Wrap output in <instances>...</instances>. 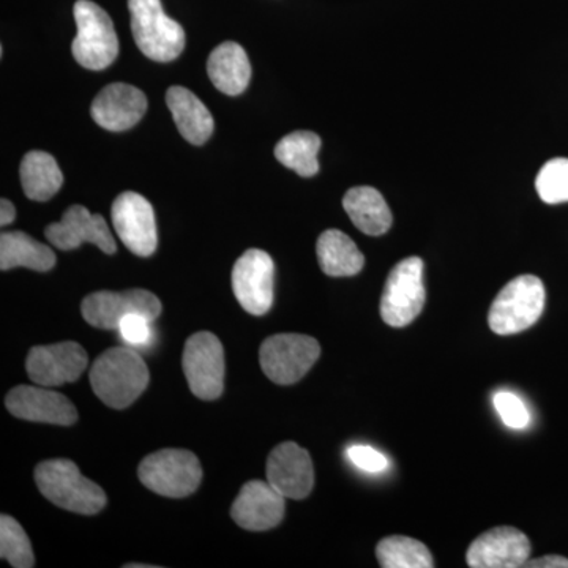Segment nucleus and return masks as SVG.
Returning a JSON list of instances; mask_svg holds the SVG:
<instances>
[{
	"mask_svg": "<svg viewBox=\"0 0 568 568\" xmlns=\"http://www.w3.org/2000/svg\"><path fill=\"white\" fill-rule=\"evenodd\" d=\"M495 407L504 424L510 428L523 429L529 425V410L521 398L510 392H497L495 395Z\"/></svg>",
	"mask_w": 568,
	"mask_h": 568,
	"instance_id": "c756f323",
	"label": "nucleus"
},
{
	"mask_svg": "<svg viewBox=\"0 0 568 568\" xmlns=\"http://www.w3.org/2000/svg\"><path fill=\"white\" fill-rule=\"evenodd\" d=\"M166 104L170 108L179 133L190 144L203 145L212 136L213 118L207 106L192 91L174 85L168 89Z\"/></svg>",
	"mask_w": 568,
	"mask_h": 568,
	"instance_id": "412c9836",
	"label": "nucleus"
},
{
	"mask_svg": "<svg viewBox=\"0 0 568 568\" xmlns=\"http://www.w3.org/2000/svg\"><path fill=\"white\" fill-rule=\"evenodd\" d=\"M55 254L50 246L32 239L22 231H10L0 235V268L28 267L37 272L51 271Z\"/></svg>",
	"mask_w": 568,
	"mask_h": 568,
	"instance_id": "5701e85b",
	"label": "nucleus"
},
{
	"mask_svg": "<svg viewBox=\"0 0 568 568\" xmlns=\"http://www.w3.org/2000/svg\"><path fill=\"white\" fill-rule=\"evenodd\" d=\"M152 321L142 315H129L119 324L123 342L132 346H145L152 339Z\"/></svg>",
	"mask_w": 568,
	"mask_h": 568,
	"instance_id": "7c9ffc66",
	"label": "nucleus"
},
{
	"mask_svg": "<svg viewBox=\"0 0 568 568\" xmlns=\"http://www.w3.org/2000/svg\"><path fill=\"white\" fill-rule=\"evenodd\" d=\"M138 476L156 495L179 499L196 491L203 480V467L192 452L164 448L142 459Z\"/></svg>",
	"mask_w": 568,
	"mask_h": 568,
	"instance_id": "423d86ee",
	"label": "nucleus"
},
{
	"mask_svg": "<svg viewBox=\"0 0 568 568\" xmlns=\"http://www.w3.org/2000/svg\"><path fill=\"white\" fill-rule=\"evenodd\" d=\"M316 252L321 268L328 276L357 275L365 265L364 254L353 239L338 230H328L321 234Z\"/></svg>",
	"mask_w": 568,
	"mask_h": 568,
	"instance_id": "b1692460",
	"label": "nucleus"
},
{
	"mask_svg": "<svg viewBox=\"0 0 568 568\" xmlns=\"http://www.w3.org/2000/svg\"><path fill=\"white\" fill-rule=\"evenodd\" d=\"M89 365L84 347L74 342L36 346L29 351L26 369L33 384L58 387L80 379Z\"/></svg>",
	"mask_w": 568,
	"mask_h": 568,
	"instance_id": "ddd939ff",
	"label": "nucleus"
},
{
	"mask_svg": "<svg viewBox=\"0 0 568 568\" xmlns=\"http://www.w3.org/2000/svg\"><path fill=\"white\" fill-rule=\"evenodd\" d=\"M267 481L286 499H305L315 487V469L308 452L295 443L276 446L268 455Z\"/></svg>",
	"mask_w": 568,
	"mask_h": 568,
	"instance_id": "f3484780",
	"label": "nucleus"
},
{
	"mask_svg": "<svg viewBox=\"0 0 568 568\" xmlns=\"http://www.w3.org/2000/svg\"><path fill=\"white\" fill-rule=\"evenodd\" d=\"M20 175L26 196L39 203L55 196L63 183V174L54 156L41 151L26 153Z\"/></svg>",
	"mask_w": 568,
	"mask_h": 568,
	"instance_id": "393cba45",
	"label": "nucleus"
},
{
	"mask_svg": "<svg viewBox=\"0 0 568 568\" xmlns=\"http://www.w3.org/2000/svg\"><path fill=\"white\" fill-rule=\"evenodd\" d=\"M530 556V541L521 530L500 526L481 534L467 549V566L473 568L525 567Z\"/></svg>",
	"mask_w": 568,
	"mask_h": 568,
	"instance_id": "dca6fc26",
	"label": "nucleus"
},
{
	"mask_svg": "<svg viewBox=\"0 0 568 568\" xmlns=\"http://www.w3.org/2000/svg\"><path fill=\"white\" fill-rule=\"evenodd\" d=\"M286 497L268 481L252 480L242 487L231 507V517L242 529L261 532L283 521Z\"/></svg>",
	"mask_w": 568,
	"mask_h": 568,
	"instance_id": "a211bd4d",
	"label": "nucleus"
},
{
	"mask_svg": "<svg viewBox=\"0 0 568 568\" xmlns=\"http://www.w3.org/2000/svg\"><path fill=\"white\" fill-rule=\"evenodd\" d=\"M321 346L313 336L278 334L261 345L260 364L265 376L278 386L298 383L316 364Z\"/></svg>",
	"mask_w": 568,
	"mask_h": 568,
	"instance_id": "0eeeda50",
	"label": "nucleus"
},
{
	"mask_svg": "<svg viewBox=\"0 0 568 568\" xmlns=\"http://www.w3.org/2000/svg\"><path fill=\"white\" fill-rule=\"evenodd\" d=\"M343 207L355 227L366 235H383L392 227V212L383 194L372 186H355L343 197Z\"/></svg>",
	"mask_w": 568,
	"mask_h": 568,
	"instance_id": "4be33fe9",
	"label": "nucleus"
},
{
	"mask_svg": "<svg viewBox=\"0 0 568 568\" xmlns=\"http://www.w3.org/2000/svg\"><path fill=\"white\" fill-rule=\"evenodd\" d=\"M149 368L132 347H112L93 362V394L112 409L133 405L149 386Z\"/></svg>",
	"mask_w": 568,
	"mask_h": 568,
	"instance_id": "f257e3e1",
	"label": "nucleus"
},
{
	"mask_svg": "<svg viewBox=\"0 0 568 568\" xmlns=\"http://www.w3.org/2000/svg\"><path fill=\"white\" fill-rule=\"evenodd\" d=\"M545 286L534 275L511 280L496 295L489 308L488 324L497 335H515L532 327L545 310Z\"/></svg>",
	"mask_w": 568,
	"mask_h": 568,
	"instance_id": "39448f33",
	"label": "nucleus"
},
{
	"mask_svg": "<svg viewBox=\"0 0 568 568\" xmlns=\"http://www.w3.org/2000/svg\"><path fill=\"white\" fill-rule=\"evenodd\" d=\"M41 495L54 506L80 515H97L106 506V495L95 481L82 476L71 459H48L36 467Z\"/></svg>",
	"mask_w": 568,
	"mask_h": 568,
	"instance_id": "f03ea898",
	"label": "nucleus"
},
{
	"mask_svg": "<svg viewBox=\"0 0 568 568\" xmlns=\"http://www.w3.org/2000/svg\"><path fill=\"white\" fill-rule=\"evenodd\" d=\"M11 416L59 426L77 424L78 410L65 395L48 387L18 386L6 398Z\"/></svg>",
	"mask_w": 568,
	"mask_h": 568,
	"instance_id": "2eb2a0df",
	"label": "nucleus"
},
{
	"mask_svg": "<svg viewBox=\"0 0 568 568\" xmlns=\"http://www.w3.org/2000/svg\"><path fill=\"white\" fill-rule=\"evenodd\" d=\"M377 560L384 568H433L432 552L422 541L406 536L386 537L377 544Z\"/></svg>",
	"mask_w": 568,
	"mask_h": 568,
	"instance_id": "bb28decb",
	"label": "nucleus"
},
{
	"mask_svg": "<svg viewBox=\"0 0 568 568\" xmlns=\"http://www.w3.org/2000/svg\"><path fill=\"white\" fill-rule=\"evenodd\" d=\"M347 458L353 462V465L358 469L365 470L369 474H379L388 469V459L386 455L377 452L376 448L368 446H353L347 450Z\"/></svg>",
	"mask_w": 568,
	"mask_h": 568,
	"instance_id": "2f4dec72",
	"label": "nucleus"
},
{
	"mask_svg": "<svg viewBox=\"0 0 568 568\" xmlns=\"http://www.w3.org/2000/svg\"><path fill=\"white\" fill-rule=\"evenodd\" d=\"M275 264L271 254L252 248L233 267V291L239 304L253 316H263L274 305Z\"/></svg>",
	"mask_w": 568,
	"mask_h": 568,
	"instance_id": "9b49d317",
	"label": "nucleus"
},
{
	"mask_svg": "<svg viewBox=\"0 0 568 568\" xmlns=\"http://www.w3.org/2000/svg\"><path fill=\"white\" fill-rule=\"evenodd\" d=\"M321 138L313 132H294L276 144L275 156L283 166L290 168L301 178H313L320 171L317 153Z\"/></svg>",
	"mask_w": 568,
	"mask_h": 568,
	"instance_id": "a878e982",
	"label": "nucleus"
},
{
	"mask_svg": "<svg viewBox=\"0 0 568 568\" xmlns=\"http://www.w3.org/2000/svg\"><path fill=\"white\" fill-rule=\"evenodd\" d=\"M112 224L122 244L136 254L149 257L159 244L155 212L140 193L125 192L115 197L111 207Z\"/></svg>",
	"mask_w": 568,
	"mask_h": 568,
	"instance_id": "f8f14e48",
	"label": "nucleus"
},
{
	"mask_svg": "<svg viewBox=\"0 0 568 568\" xmlns=\"http://www.w3.org/2000/svg\"><path fill=\"white\" fill-rule=\"evenodd\" d=\"M148 111L144 92L134 85L114 82L106 85L93 100L92 119L108 132L133 129Z\"/></svg>",
	"mask_w": 568,
	"mask_h": 568,
	"instance_id": "6ab92c4d",
	"label": "nucleus"
},
{
	"mask_svg": "<svg viewBox=\"0 0 568 568\" xmlns=\"http://www.w3.org/2000/svg\"><path fill=\"white\" fill-rule=\"evenodd\" d=\"M162 302L145 290H129L122 293L112 291H99L89 294L82 301L81 315L92 327L102 331H114L123 317L129 315H142L152 323L162 315Z\"/></svg>",
	"mask_w": 568,
	"mask_h": 568,
	"instance_id": "9d476101",
	"label": "nucleus"
},
{
	"mask_svg": "<svg viewBox=\"0 0 568 568\" xmlns=\"http://www.w3.org/2000/svg\"><path fill=\"white\" fill-rule=\"evenodd\" d=\"M78 33L71 44L73 58L88 70H104L119 55V39L110 14L92 0H78L73 7Z\"/></svg>",
	"mask_w": 568,
	"mask_h": 568,
	"instance_id": "20e7f679",
	"label": "nucleus"
},
{
	"mask_svg": "<svg viewBox=\"0 0 568 568\" xmlns=\"http://www.w3.org/2000/svg\"><path fill=\"white\" fill-rule=\"evenodd\" d=\"M207 74L220 92L231 97L241 95L252 80V65L246 51L235 41H224L212 51Z\"/></svg>",
	"mask_w": 568,
	"mask_h": 568,
	"instance_id": "aec40b11",
	"label": "nucleus"
},
{
	"mask_svg": "<svg viewBox=\"0 0 568 568\" xmlns=\"http://www.w3.org/2000/svg\"><path fill=\"white\" fill-rule=\"evenodd\" d=\"M132 33L145 58L171 62L185 48V31L178 21L164 13L160 0H129Z\"/></svg>",
	"mask_w": 568,
	"mask_h": 568,
	"instance_id": "7ed1b4c3",
	"label": "nucleus"
},
{
	"mask_svg": "<svg viewBox=\"0 0 568 568\" xmlns=\"http://www.w3.org/2000/svg\"><path fill=\"white\" fill-rule=\"evenodd\" d=\"M425 298L424 261L406 257L388 275L381 298V316L392 327H405L420 315Z\"/></svg>",
	"mask_w": 568,
	"mask_h": 568,
	"instance_id": "6e6552de",
	"label": "nucleus"
},
{
	"mask_svg": "<svg viewBox=\"0 0 568 568\" xmlns=\"http://www.w3.org/2000/svg\"><path fill=\"white\" fill-rule=\"evenodd\" d=\"M182 368L196 398L216 399L224 387V349L212 332H197L186 339Z\"/></svg>",
	"mask_w": 568,
	"mask_h": 568,
	"instance_id": "1a4fd4ad",
	"label": "nucleus"
},
{
	"mask_svg": "<svg viewBox=\"0 0 568 568\" xmlns=\"http://www.w3.org/2000/svg\"><path fill=\"white\" fill-rule=\"evenodd\" d=\"M50 244L63 252L80 248L82 244L99 246L103 253L114 254L118 250L106 220L100 213L89 212L84 205H71L59 223H52L44 230Z\"/></svg>",
	"mask_w": 568,
	"mask_h": 568,
	"instance_id": "4468645a",
	"label": "nucleus"
},
{
	"mask_svg": "<svg viewBox=\"0 0 568 568\" xmlns=\"http://www.w3.org/2000/svg\"><path fill=\"white\" fill-rule=\"evenodd\" d=\"M536 189L544 203H568V159H552L545 163L537 175Z\"/></svg>",
	"mask_w": 568,
	"mask_h": 568,
	"instance_id": "c85d7f7f",
	"label": "nucleus"
},
{
	"mask_svg": "<svg viewBox=\"0 0 568 568\" xmlns=\"http://www.w3.org/2000/svg\"><path fill=\"white\" fill-rule=\"evenodd\" d=\"M528 568H568V559L562 556H544L525 564Z\"/></svg>",
	"mask_w": 568,
	"mask_h": 568,
	"instance_id": "473e14b6",
	"label": "nucleus"
},
{
	"mask_svg": "<svg viewBox=\"0 0 568 568\" xmlns=\"http://www.w3.org/2000/svg\"><path fill=\"white\" fill-rule=\"evenodd\" d=\"M0 556L14 568L36 566L31 540L20 523L9 515L0 517Z\"/></svg>",
	"mask_w": 568,
	"mask_h": 568,
	"instance_id": "cd10ccee",
	"label": "nucleus"
},
{
	"mask_svg": "<svg viewBox=\"0 0 568 568\" xmlns=\"http://www.w3.org/2000/svg\"><path fill=\"white\" fill-rule=\"evenodd\" d=\"M14 216H17V209H14L11 201L3 197V200L0 201V224H2V226H9L10 223H13Z\"/></svg>",
	"mask_w": 568,
	"mask_h": 568,
	"instance_id": "72a5a7b5",
	"label": "nucleus"
}]
</instances>
